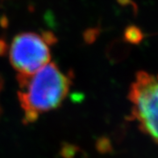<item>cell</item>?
<instances>
[{"mask_svg":"<svg viewBox=\"0 0 158 158\" xmlns=\"http://www.w3.org/2000/svg\"><path fill=\"white\" fill-rule=\"evenodd\" d=\"M17 79L18 98L25 124L33 123L40 114L59 107L72 84L70 73H63L55 62H48L34 74H18Z\"/></svg>","mask_w":158,"mask_h":158,"instance_id":"1","label":"cell"},{"mask_svg":"<svg viewBox=\"0 0 158 158\" xmlns=\"http://www.w3.org/2000/svg\"><path fill=\"white\" fill-rule=\"evenodd\" d=\"M128 98L133 118L141 131L158 143V75L138 72Z\"/></svg>","mask_w":158,"mask_h":158,"instance_id":"2","label":"cell"},{"mask_svg":"<svg viewBox=\"0 0 158 158\" xmlns=\"http://www.w3.org/2000/svg\"><path fill=\"white\" fill-rule=\"evenodd\" d=\"M9 58L11 66L19 74H34L50 62L49 45L41 34L24 32L12 40Z\"/></svg>","mask_w":158,"mask_h":158,"instance_id":"3","label":"cell"},{"mask_svg":"<svg viewBox=\"0 0 158 158\" xmlns=\"http://www.w3.org/2000/svg\"><path fill=\"white\" fill-rule=\"evenodd\" d=\"M77 147L69 143H64L61 149V155L63 158H74L77 155Z\"/></svg>","mask_w":158,"mask_h":158,"instance_id":"4","label":"cell"},{"mask_svg":"<svg viewBox=\"0 0 158 158\" xmlns=\"http://www.w3.org/2000/svg\"><path fill=\"white\" fill-rule=\"evenodd\" d=\"M41 35L43 37V39L45 40V41L48 44V45H54L56 44L57 41L56 36L53 33H51L49 31H44L41 33Z\"/></svg>","mask_w":158,"mask_h":158,"instance_id":"5","label":"cell"},{"mask_svg":"<svg viewBox=\"0 0 158 158\" xmlns=\"http://www.w3.org/2000/svg\"><path fill=\"white\" fill-rule=\"evenodd\" d=\"M98 149L103 153L108 152L111 149V146L109 144V141L106 139H99V141H98V145H97Z\"/></svg>","mask_w":158,"mask_h":158,"instance_id":"6","label":"cell"},{"mask_svg":"<svg viewBox=\"0 0 158 158\" xmlns=\"http://www.w3.org/2000/svg\"><path fill=\"white\" fill-rule=\"evenodd\" d=\"M7 50H8V45L6 40L3 38H0V56H6Z\"/></svg>","mask_w":158,"mask_h":158,"instance_id":"7","label":"cell"},{"mask_svg":"<svg viewBox=\"0 0 158 158\" xmlns=\"http://www.w3.org/2000/svg\"><path fill=\"white\" fill-rule=\"evenodd\" d=\"M3 87H4V79H3V77L0 75V92H1V90L3 89ZM2 113H3V111H2V108H1V106H0V117L2 115Z\"/></svg>","mask_w":158,"mask_h":158,"instance_id":"8","label":"cell"}]
</instances>
